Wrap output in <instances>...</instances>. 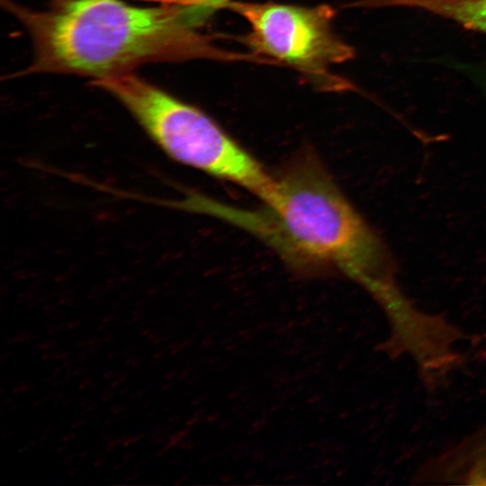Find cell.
<instances>
[{
	"label": "cell",
	"mask_w": 486,
	"mask_h": 486,
	"mask_svg": "<svg viewBox=\"0 0 486 486\" xmlns=\"http://www.w3.org/2000/svg\"><path fill=\"white\" fill-rule=\"evenodd\" d=\"M274 176L276 195L260 208L196 192L186 194L183 207L250 233L299 274L339 273L373 297L396 284L381 241L315 155L296 157Z\"/></svg>",
	"instance_id": "6da1fadb"
},
{
	"label": "cell",
	"mask_w": 486,
	"mask_h": 486,
	"mask_svg": "<svg viewBox=\"0 0 486 486\" xmlns=\"http://www.w3.org/2000/svg\"><path fill=\"white\" fill-rule=\"evenodd\" d=\"M2 4L31 37L30 73L70 74L95 82L148 63L231 58L198 31L187 0L152 6L124 0H50L40 9L12 0Z\"/></svg>",
	"instance_id": "7a4b0ae2"
},
{
	"label": "cell",
	"mask_w": 486,
	"mask_h": 486,
	"mask_svg": "<svg viewBox=\"0 0 486 486\" xmlns=\"http://www.w3.org/2000/svg\"><path fill=\"white\" fill-rule=\"evenodd\" d=\"M94 83L176 162L237 184L262 203L274 198L275 176L203 111L133 72Z\"/></svg>",
	"instance_id": "3957f363"
},
{
	"label": "cell",
	"mask_w": 486,
	"mask_h": 486,
	"mask_svg": "<svg viewBox=\"0 0 486 486\" xmlns=\"http://www.w3.org/2000/svg\"><path fill=\"white\" fill-rule=\"evenodd\" d=\"M226 7L248 24L245 42L254 52L292 66L319 83L330 80L331 67L354 56L351 46L334 32V11L328 5L233 0Z\"/></svg>",
	"instance_id": "277c9868"
},
{
	"label": "cell",
	"mask_w": 486,
	"mask_h": 486,
	"mask_svg": "<svg viewBox=\"0 0 486 486\" xmlns=\"http://www.w3.org/2000/svg\"><path fill=\"white\" fill-rule=\"evenodd\" d=\"M373 7H409L451 19L463 26L486 33V0H358Z\"/></svg>",
	"instance_id": "5b68a950"
},
{
	"label": "cell",
	"mask_w": 486,
	"mask_h": 486,
	"mask_svg": "<svg viewBox=\"0 0 486 486\" xmlns=\"http://www.w3.org/2000/svg\"><path fill=\"white\" fill-rule=\"evenodd\" d=\"M231 1L233 0H192L197 16L203 22L216 11L226 7Z\"/></svg>",
	"instance_id": "8992f818"
},
{
	"label": "cell",
	"mask_w": 486,
	"mask_h": 486,
	"mask_svg": "<svg viewBox=\"0 0 486 486\" xmlns=\"http://www.w3.org/2000/svg\"><path fill=\"white\" fill-rule=\"evenodd\" d=\"M68 356H70V352L56 350L43 354L41 358L44 361H57L67 359Z\"/></svg>",
	"instance_id": "52a82bcc"
},
{
	"label": "cell",
	"mask_w": 486,
	"mask_h": 486,
	"mask_svg": "<svg viewBox=\"0 0 486 486\" xmlns=\"http://www.w3.org/2000/svg\"><path fill=\"white\" fill-rule=\"evenodd\" d=\"M33 340V337L31 334L25 333L23 331L20 332L19 334L15 335L14 337H12L6 341L7 345H13L16 343H31Z\"/></svg>",
	"instance_id": "ba28073f"
},
{
	"label": "cell",
	"mask_w": 486,
	"mask_h": 486,
	"mask_svg": "<svg viewBox=\"0 0 486 486\" xmlns=\"http://www.w3.org/2000/svg\"><path fill=\"white\" fill-rule=\"evenodd\" d=\"M129 436L130 435H123V436L113 437L112 440H110L107 443L105 446V451L112 452L115 450L118 447V446L122 444Z\"/></svg>",
	"instance_id": "9c48e42d"
},
{
	"label": "cell",
	"mask_w": 486,
	"mask_h": 486,
	"mask_svg": "<svg viewBox=\"0 0 486 486\" xmlns=\"http://www.w3.org/2000/svg\"><path fill=\"white\" fill-rule=\"evenodd\" d=\"M129 373L119 372L118 375L112 381L111 388H115L124 382L128 378H130Z\"/></svg>",
	"instance_id": "30bf717a"
},
{
	"label": "cell",
	"mask_w": 486,
	"mask_h": 486,
	"mask_svg": "<svg viewBox=\"0 0 486 486\" xmlns=\"http://www.w3.org/2000/svg\"><path fill=\"white\" fill-rule=\"evenodd\" d=\"M33 387H34L33 382L25 381V382H22V383L18 384L17 386H15L12 390V392L14 394V393H19V392H24L26 391H29V390L32 389Z\"/></svg>",
	"instance_id": "8fae6325"
},
{
	"label": "cell",
	"mask_w": 486,
	"mask_h": 486,
	"mask_svg": "<svg viewBox=\"0 0 486 486\" xmlns=\"http://www.w3.org/2000/svg\"><path fill=\"white\" fill-rule=\"evenodd\" d=\"M145 437L144 433H140L135 436H130L123 443L122 446L127 447L130 446L132 444L138 443L141 441Z\"/></svg>",
	"instance_id": "7c38bea8"
},
{
	"label": "cell",
	"mask_w": 486,
	"mask_h": 486,
	"mask_svg": "<svg viewBox=\"0 0 486 486\" xmlns=\"http://www.w3.org/2000/svg\"><path fill=\"white\" fill-rule=\"evenodd\" d=\"M56 345H57L56 341L48 340V341L39 343L37 345V349L40 351H49L54 348Z\"/></svg>",
	"instance_id": "4fadbf2b"
},
{
	"label": "cell",
	"mask_w": 486,
	"mask_h": 486,
	"mask_svg": "<svg viewBox=\"0 0 486 486\" xmlns=\"http://www.w3.org/2000/svg\"><path fill=\"white\" fill-rule=\"evenodd\" d=\"M147 339H148V342L156 345V344H159L161 342H164V336L159 335V334L155 333V332H151L147 337Z\"/></svg>",
	"instance_id": "5bb4252c"
},
{
	"label": "cell",
	"mask_w": 486,
	"mask_h": 486,
	"mask_svg": "<svg viewBox=\"0 0 486 486\" xmlns=\"http://www.w3.org/2000/svg\"><path fill=\"white\" fill-rule=\"evenodd\" d=\"M72 363H73V361H71V360H68V361L63 362L61 364H59L58 367L55 368L54 373L58 374V373H60L62 371L68 370L71 367Z\"/></svg>",
	"instance_id": "9a60e30c"
},
{
	"label": "cell",
	"mask_w": 486,
	"mask_h": 486,
	"mask_svg": "<svg viewBox=\"0 0 486 486\" xmlns=\"http://www.w3.org/2000/svg\"><path fill=\"white\" fill-rule=\"evenodd\" d=\"M124 410L125 407L121 403H115L110 407V411L113 415L121 414Z\"/></svg>",
	"instance_id": "2e32d148"
},
{
	"label": "cell",
	"mask_w": 486,
	"mask_h": 486,
	"mask_svg": "<svg viewBox=\"0 0 486 486\" xmlns=\"http://www.w3.org/2000/svg\"><path fill=\"white\" fill-rule=\"evenodd\" d=\"M113 397H115V392L112 390H105L102 393V401L107 402L108 400H112Z\"/></svg>",
	"instance_id": "e0dca14e"
},
{
	"label": "cell",
	"mask_w": 486,
	"mask_h": 486,
	"mask_svg": "<svg viewBox=\"0 0 486 486\" xmlns=\"http://www.w3.org/2000/svg\"><path fill=\"white\" fill-rule=\"evenodd\" d=\"M94 381L92 380V378L90 377H85L84 379H82V381L79 382L78 384V389L80 390H85L86 388H90L92 382Z\"/></svg>",
	"instance_id": "ac0fdd59"
},
{
	"label": "cell",
	"mask_w": 486,
	"mask_h": 486,
	"mask_svg": "<svg viewBox=\"0 0 486 486\" xmlns=\"http://www.w3.org/2000/svg\"><path fill=\"white\" fill-rule=\"evenodd\" d=\"M125 364L131 367H135L140 364V359L137 356H131L126 359Z\"/></svg>",
	"instance_id": "d6986e66"
},
{
	"label": "cell",
	"mask_w": 486,
	"mask_h": 486,
	"mask_svg": "<svg viewBox=\"0 0 486 486\" xmlns=\"http://www.w3.org/2000/svg\"><path fill=\"white\" fill-rule=\"evenodd\" d=\"M118 374L119 372H115L112 370L105 371L103 374V378L106 381L113 380L118 375Z\"/></svg>",
	"instance_id": "ffe728a7"
},
{
	"label": "cell",
	"mask_w": 486,
	"mask_h": 486,
	"mask_svg": "<svg viewBox=\"0 0 486 486\" xmlns=\"http://www.w3.org/2000/svg\"><path fill=\"white\" fill-rule=\"evenodd\" d=\"M148 389H145V390L143 389V390H140V391H136V392H132L130 395V400H136V399L141 398L147 392Z\"/></svg>",
	"instance_id": "44dd1931"
},
{
	"label": "cell",
	"mask_w": 486,
	"mask_h": 486,
	"mask_svg": "<svg viewBox=\"0 0 486 486\" xmlns=\"http://www.w3.org/2000/svg\"><path fill=\"white\" fill-rule=\"evenodd\" d=\"M51 398H52V395L48 394V395H46V396L43 397V398L35 400L32 402V405H33L34 407L40 406V405L45 403L46 401H48L49 400H50Z\"/></svg>",
	"instance_id": "7402d4cb"
},
{
	"label": "cell",
	"mask_w": 486,
	"mask_h": 486,
	"mask_svg": "<svg viewBox=\"0 0 486 486\" xmlns=\"http://www.w3.org/2000/svg\"><path fill=\"white\" fill-rule=\"evenodd\" d=\"M95 406H96V405H95L94 403L92 402V403H90V404H88V405L83 407L82 410L79 412L80 415H84V414H86V413H88V412L94 410V408H95Z\"/></svg>",
	"instance_id": "603a6c76"
},
{
	"label": "cell",
	"mask_w": 486,
	"mask_h": 486,
	"mask_svg": "<svg viewBox=\"0 0 486 486\" xmlns=\"http://www.w3.org/2000/svg\"><path fill=\"white\" fill-rule=\"evenodd\" d=\"M148 459H144V458L139 460L133 464L132 470H140L141 467H143L144 465L148 464Z\"/></svg>",
	"instance_id": "cb8c5ba5"
},
{
	"label": "cell",
	"mask_w": 486,
	"mask_h": 486,
	"mask_svg": "<svg viewBox=\"0 0 486 486\" xmlns=\"http://www.w3.org/2000/svg\"><path fill=\"white\" fill-rule=\"evenodd\" d=\"M114 436V433L113 432H109V433H106L103 436V437L101 438L100 442L101 443H108L110 440H112Z\"/></svg>",
	"instance_id": "d4e9b609"
},
{
	"label": "cell",
	"mask_w": 486,
	"mask_h": 486,
	"mask_svg": "<svg viewBox=\"0 0 486 486\" xmlns=\"http://www.w3.org/2000/svg\"><path fill=\"white\" fill-rule=\"evenodd\" d=\"M80 325H81L80 320H71L66 324V328L68 329H73L79 327Z\"/></svg>",
	"instance_id": "484cf974"
},
{
	"label": "cell",
	"mask_w": 486,
	"mask_h": 486,
	"mask_svg": "<svg viewBox=\"0 0 486 486\" xmlns=\"http://www.w3.org/2000/svg\"><path fill=\"white\" fill-rule=\"evenodd\" d=\"M76 437V434L75 433H68L66 434L65 436H63L62 437V442L63 443H68L70 442L72 439H74Z\"/></svg>",
	"instance_id": "4316f807"
},
{
	"label": "cell",
	"mask_w": 486,
	"mask_h": 486,
	"mask_svg": "<svg viewBox=\"0 0 486 486\" xmlns=\"http://www.w3.org/2000/svg\"><path fill=\"white\" fill-rule=\"evenodd\" d=\"M75 454H69L67 457H65V459L62 461V464L63 465H68L69 464H71L75 458Z\"/></svg>",
	"instance_id": "83f0119b"
},
{
	"label": "cell",
	"mask_w": 486,
	"mask_h": 486,
	"mask_svg": "<svg viewBox=\"0 0 486 486\" xmlns=\"http://www.w3.org/2000/svg\"><path fill=\"white\" fill-rule=\"evenodd\" d=\"M99 349V346L98 345H94V346H88L87 348L86 349V352L88 354V355H93L94 353H96Z\"/></svg>",
	"instance_id": "f1b7e54d"
},
{
	"label": "cell",
	"mask_w": 486,
	"mask_h": 486,
	"mask_svg": "<svg viewBox=\"0 0 486 486\" xmlns=\"http://www.w3.org/2000/svg\"><path fill=\"white\" fill-rule=\"evenodd\" d=\"M165 354L166 352L163 349L157 351L152 356L153 360H161Z\"/></svg>",
	"instance_id": "f546056e"
},
{
	"label": "cell",
	"mask_w": 486,
	"mask_h": 486,
	"mask_svg": "<svg viewBox=\"0 0 486 486\" xmlns=\"http://www.w3.org/2000/svg\"><path fill=\"white\" fill-rule=\"evenodd\" d=\"M14 355V352L13 351H7V352L3 353V355L1 356V364H3L8 358L12 357Z\"/></svg>",
	"instance_id": "4dcf8cb0"
},
{
	"label": "cell",
	"mask_w": 486,
	"mask_h": 486,
	"mask_svg": "<svg viewBox=\"0 0 486 486\" xmlns=\"http://www.w3.org/2000/svg\"><path fill=\"white\" fill-rule=\"evenodd\" d=\"M169 449H170V447L167 445H166L164 447H162L161 449L158 450V452L157 453V456L158 457L164 456L167 453V451Z\"/></svg>",
	"instance_id": "1f68e13d"
},
{
	"label": "cell",
	"mask_w": 486,
	"mask_h": 486,
	"mask_svg": "<svg viewBox=\"0 0 486 486\" xmlns=\"http://www.w3.org/2000/svg\"><path fill=\"white\" fill-rule=\"evenodd\" d=\"M105 462V458L101 456V455H98L96 460L94 462V467H98V466H101L102 464H104Z\"/></svg>",
	"instance_id": "d6a6232c"
},
{
	"label": "cell",
	"mask_w": 486,
	"mask_h": 486,
	"mask_svg": "<svg viewBox=\"0 0 486 486\" xmlns=\"http://www.w3.org/2000/svg\"><path fill=\"white\" fill-rule=\"evenodd\" d=\"M99 342H100V338L98 337L91 338L87 339V346H88L99 345Z\"/></svg>",
	"instance_id": "836d02e7"
},
{
	"label": "cell",
	"mask_w": 486,
	"mask_h": 486,
	"mask_svg": "<svg viewBox=\"0 0 486 486\" xmlns=\"http://www.w3.org/2000/svg\"><path fill=\"white\" fill-rule=\"evenodd\" d=\"M86 422L85 419H79V420H76L75 421L72 425H71V429H76V428H79L81 426L84 425V423Z\"/></svg>",
	"instance_id": "e575fe53"
},
{
	"label": "cell",
	"mask_w": 486,
	"mask_h": 486,
	"mask_svg": "<svg viewBox=\"0 0 486 486\" xmlns=\"http://www.w3.org/2000/svg\"><path fill=\"white\" fill-rule=\"evenodd\" d=\"M84 371H85V368L78 367V368H76V369L72 370L70 373H71L73 377H76V376L80 375L82 373H84Z\"/></svg>",
	"instance_id": "d590c367"
},
{
	"label": "cell",
	"mask_w": 486,
	"mask_h": 486,
	"mask_svg": "<svg viewBox=\"0 0 486 486\" xmlns=\"http://www.w3.org/2000/svg\"><path fill=\"white\" fill-rule=\"evenodd\" d=\"M133 453H130V452H128V453H125L123 455H122V461L127 463L129 462L132 457H133Z\"/></svg>",
	"instance_id": "8d00e7d4"
},
{
	"label": "cell",
	"mask_w": 486,
	"mask_h": 486,
	"mask_svg": "<svg viewBox=\"0 0 486 486\" xmlns=\"http://www.w3.org/2000/svg\"><path fill=\"white\" fill-rule=\"evenodd\" d=\"M113 339H114V335L113 334H109V335H106L103 338V341L105 342V343H110V342H112Z\"/></svg>",
	"instance_id": "74e56055"
},
{
	"label": "cell",
	"mask_w": 486,
	"mask_h": 486,
	"mask_svg": "<svg viewBox=\"0 0 486 486\" xmlns=\"http://www.w3.org/2000/svg\"><path fill=\"white\" fill-rule=\"evenodd\" d=\"M56 379H57L56 376L48 375V376H46L44 381H45L46 383L52 384Z\"/></svg>",
	"instance_id": "f35d334b"
},
{
	"label": "cell",
	"mask_w": 486,
	"mask_h": 486,
	"mask_svg": "<svg viewBox=\"0 0 486 486\" xmlns=\"http://www.w3.org/2000/svg\"><path fill=\"white\" fill-rule=\"evenodd\" d=\"M12 434H13L12 431H10L9 429H7V430L3 429L2 433H1V437L3 439H4V438L9 437L10 436H12Z\"/></svg>",
	"instance_id": "ab89813d"
},
{
	"label": "cell",
	"mask_w": 486,
	"mask_h": 486,
	"mask_svg": "<svg viewBox=\"0 0 486 486\" xmlns=\"http://www.w3.org/2000/svg\"><path fill=\"white\" fill-rule=\"evenodd\" d=\"M125 464H126V463L123 462V461L122 460V462H120V463H118V464H116L114 465L113 471H115V472L120 471V470L124 466Z\"/></svg>",
	"instance_id": "60d3db41"
},
{
	"label": "cell",
	"mask_w": 486,
	"mask_h": 486,
	"mask_svg": "<svg viewBox=\"0 0 486 486\" xmlns=\"http://www.w3.org/2000/svg\"><path fill=\"white\" fill-rule=\"evenodd\" d=\"M14 402H15V398H14V397H7V398H5L4 400V405H6V404H7V405H8V404H14Z\"/></svg>",
	"instance_id": "b9f144b4"
},
{
	"label": "cell",
	"mask_w": 486,
	"mask_h": 486,
	"mask_svg": "<svg viewBox=\"0 0 486 486\" xmlns=\"http://www.w3.org/2000/svg\"><path fill=\"white\" fill-rule=\"evenodd\" d=\"M113 319H114L113 316H106L101 320V322L104 324H108L109 322L112 321Z\"/></svg>",
	"instance_id": "7bdbcfd3"
},
{
	"label": "cell",
	"mask_w": 486,
	"mask_h": 486,
	"mask_svg": "<svg viewBox=\"0 0 486 486\" xmlns=\"http://www.w3.org/2000/svg\"><path fill=\"white\" fill-rule=\"evenodd\" d=\"M87 346V340H80L76 343V347L78 348H84Z\"/></svg>",
	"instance_id": "ee69618b"
},
{
	"label": "cell",
	"mask_w": 486,
	"mask_h": 486,
	"mask_svg": "<svg viewBox=\"0 0 486 486\" xmlns=\"http://www.w3.org/2000/svg\"><path fill=\"white\" fill-rule=\"evenodd\" d=\"M89 454H90V450H88V449H87V450H83L82 452H80V453L78 454V457H79V458H85V457H86Z\"/></svg>",
	"instance_id": "f6af8a7d"
},
{
	"label": "cell",
	"mask_w": 486,
	"mask_h": 486,
	"mask_svg": "<svg viewBox=\"0 0 486 486\" xmlns=\"http://www.w3.org/2000/svg\"><path fill=\"white\" fill-rule=\"evenodd\" d=\"M90 403H92L91 399L90 398H86L81 401L80 406L83 408V407H85V406H86V405H88Z\"/></svg>",
	"instance_id": "bcb514c9"
},
{
	"label": "cell",
	"mask_w": 486,
	"mask_h": 486,
	"mask_svg": "<svg viewBox=\"0 0 486 486\" xmlns=\"http://www.w3.org/2000/svg\"><path fill=\"white\" fill-rule=\"evenodd\" d=\"M151 332H153L152 328H144V330H142L141 335L145 336V337H148Z\"/></svg>",
	"instance_id": "7dc6e473"
},
{
	"label": "cell",
	"mask_w": 486,
	"mask_h": 486,
	"mask_svg": "<svg viewBox=\"0 0 486 486\" xmlns=\"http://www.w3.org/2000/svg\"><path fill=\"white\" fill-rule=\"evenodd\" d=\"M68 446L67 445V443H64L59 447H58V452L62 453V452L66 451L68 449Z\"/></svg>",
	"instance_id": "c3c4849f"
},
{
	"label": "cell",
	"mask_w": 486,
	"mask_h": 486,
	"mask_svg": "<svg viewBox=\"0 0 486 486\" xmlns=\"http://www.w3.org/2000/svg\"><path fill=\"white\" fill-rule=\"evenodd\" d=\"M79 470H80L79 467H74V468H72V469H70V470L68 471V476H71V475L76 473Z\"/></svg>",
	"instance_id": "681fc988"
},
{
	"label": "cell",
	"mask_w": 486,
	"mask_h": 486,
	"mask_svg": "<svg viewBox=\"0 0 486 486\" xmlns=\"http://www.w3.org/2000/svg\"><path fill=\"white\" fill-rule=\"evenodd\" d=\"M129 392V387H123L122 389L118 391V395H124Z\"/></svg>",
	"instance_id": "f907efd6"
},
{
	"label": "cell",
	"mask_w": 486,
	"mask_h": 486,
	"mask_svg": "<svg viewBox=\"0 0 486 486\" xmlns=\"http://www.w3.org/2000/svg\"><path fill=\"white\" fill-rule=\"evenodd\" d=\"M152 404V400H147L146 401H144V403L142 404V409H147L148 407H150Z\"/></svg>",
	"instance_id": "816d5d0a"
},
{
	"label": "cell",
	"mask_w": 486,
	"mask_h": 486,
	"mask_svg": "<svg viewBox=\"0 0 486 486\" xmlns=\"http://www.w3.org/2000/svg\"><path fill=\"white\" fill-rule=\"evenodd\" d=\"M57 428L56 425H51L46 428L45 432L51 433L52 430H54Z\"/></svg>",
	"instance_id": "f5cc1de1"
},
{
	"label": "cell",
	"mask_w": 486,
	"mask_h": 486,
	"mask_svg": "<svg viewBox=\"0 0 486 486\" xmlns=\"http://www.w3.org/2000/svg\"><path fill=\"white\" fill-rule=\"evenodd\" d=\"M133 351H134V349L132 347H128V348L124 349L123 354L126 355V356H129Z\"/></svg>",
	"instance_id": "db71d44e"
},
{
	"label": "cell",
	"mask_w": 486,
	"mask_h": 486,
	"mask_svg": "<svg viewBox=\"0 0 486 486\" xmlns=\"http://www.w3.org/2000/svg\"><path fill=\"white\" fill-rule=\"evenodd\" d=\"M21 408V404H13L10 408L11 411L16 410Z\"/></svg>",
	"instance_id": "11a10c76"
},
{
	"label": "cell",
	"mask_w": 486,
	"mask_h": 486,
	"mask_svg": "<svg viewBox=\"0 0 486 486\" xmlns=\"http://www.w3.org/2000/svg\"><path fill=\"white\" fill-rule=\"evenodd\" d=\"M116 356V353L115 352H111L107 355L106 358L111 360V359H113L114 357Z\"/></svg>",
	"instance_id": "9f6ffc18"
},
{
	"label": "cell",
	"mask_w": 486,
	"mask_h": 486,
	"mask_svg": "<svg viewBox=\"0 0 486 486\" xmlns=\"http://www.w3.org/2000/svg\"><path fill=\"white\" fill-rule=\"evenodd\" d=\"M176 374V371H171L168 374H166V378L171 379Z\"/></svg>",
	"instance_id": "6f0895ef"
},
{
	"label": "cell",
	"mask_w": 486,
	"mask_h": 486,
	"mask_svg": "<svg viewBox=\"0 0 486 486\" xmlns=\"http://www.w3.org/2000/svg\"><path fill=\"white\" fill-rule=\"evenodd\" d=\"M156 413H157V410H151L150 411L148 412L147 417L148 418L153 417Z\"/></svg>",
	"instance_id": "680465c9"
},
{
	"label": "cell",
	"mask_w": 486,
	"mask_h": 486,
	"mask_svg": "<svg viewBox=\"0 0 486 486\" xmlns=\"http://www.w3.org/2000/svg\"><path fill=\"white\" fill-rule=\"evenodd\" d=\"M107 324L102 323L97 327L98 330H104L106 328Z\"/></svg>",
	"instance_id": "91938a15"
},
{
	"label": "cell",
	"mask_w": 486,
	"mask_h": 486,
	"mask_svg": "<svg viewBox=\"0 0 486 486\" xmlns=\"http://www.w3.org/2000/svg\"><path fill=\"white\" fill-rule=\"evenodd\" d=\"M172 386V383H166L162 386V390L166 391Z\"/></svg>",
	"instance_id": "94428289"
},
{
	"label": "cell",
	"mask_w": 486,
	"mask_h": 486,
	"mask_svg": "<svg viewBox=\"0 0 486 486\" xmlns=\"http://www.w3.org/2000/svg\"><path fill=\"white\" fill-rule=\"evenodd\" d=\"M9 482V480L7 478H5L1 483L4 485L5 483H7Z\"/></svg>",
	"instance_id": "6125c7cd"
}]
</instances>
